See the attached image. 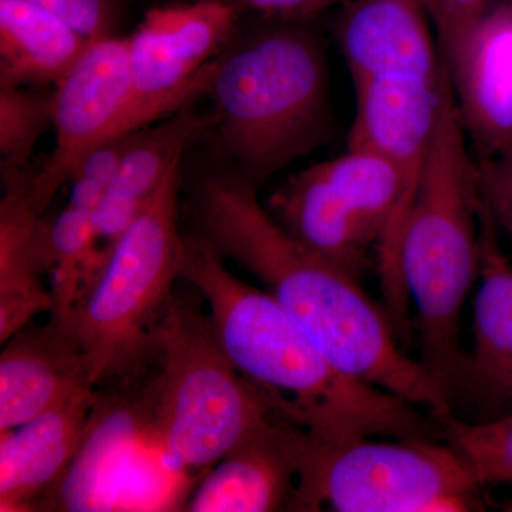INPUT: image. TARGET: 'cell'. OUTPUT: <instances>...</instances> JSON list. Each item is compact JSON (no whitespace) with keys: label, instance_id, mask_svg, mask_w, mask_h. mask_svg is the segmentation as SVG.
Here are the masks:
<instances>
[{"label":"cell","instance_id":"obj_19","mask_svg":"<svg viewBox=\"0 0 512 512\" xmlns=\"http://www.w3.org/2000/svg\"><path fill=\"white\" fill-rule=\"evenodd\" d=\"M50 127L53 92L0 86V170L5 184L28 174L37 141Z\"/></svg>","mask_w":512,"mask_h":512},{"label":"cell","instance_id":"obj_1","mask_svg":"<svg viewBox=\"0 0 512 512\" xmlns=\"http://www.w3.org/2000/svg\"><path fill=\"white\" fill-rule=\"evenodd\" d=\"M191 214L198 234L256 276L340 372L402 397L441 424L456 416L443 387L404 352L384 306L296 241L259 202L254 183L237 173L208 175L195 187Z\"/></svg>","mask_w":512,"mask_h":512},{"label":"cell","instance_id":"obj_7","mask_svg":"<svg viewBox=\"0 0 512 512\" xmlns=\"http://www.w3.org/2000/svg\"><path fill=\"white\" fill-rule=\"evenodd\" d=\"M372 439L320 443L303 430L289 511L484 510L483 485L447 443Z\"/></svg>","mask_w":512,"mask_h":512},{"label":"cell","instance_id":"obj_16","mask_svg":"<svg viewBox=\"0 0 512 512\" xmlns=\"http://www.w3.org/2000/svg\"><path fill=\"white\" fill-rule=\"evenodd\" d=\"M30 174L6 185L0 201V343L40 313H52L47 274V224L29 194Z\"/></svg>","mask_w":512,"mask_h":512},{"label":"cell","instance_id":"obj_9","mask_svg":"<svg viewBox=\"0 0 512 512\" xmlns=\"http://www.w3.org/2000/svg\"><path fill=\"white\" fill-rule=\"evenodd\" d=\"M133 80L127 37L92 40L72 69L55 84V147L39 173L30 174L29 194L40 211L69 183L86 153L107 138L128 133Z\"/></svg>","mask_w":512,"mask_h":512},{"label":"cell","instance_id":"obj_3","mask_svg":"<svg viewBox=\"0 0 512 512\" xmlns=\"http://www.w3.org/2000/svg\"><path fill=\"white\" fill-rule=\"evenodd\" d=\"M480 208L478 161L444 66L439 121L404 224L399 262L416 309L419 360L450 402L466 356L461 313L480 279Z\"/></svg>","mask_w":512,"mask_h":512},{"label":"cell","instance_id":"obj_5","mask_svg":"<svg viewBox=\"0 0 512 512\" xmlns=\"http://www.w3.org/2000/svg\"><path fill=\"white\" fill-rule=\"evenodd\" d=\"M181 164L173 165L110 249L66 323L96 390L140 379L160 357L158 329L180 279Z\"/></svg>","mask_w":512,"mask_h":512},{"label":"cell","instance_id":"obj_18","mask_svg":"<svg viewBox=\"0 0 512 512\" xmlns=\"http://www.w3.org/2000/svg\"><path fill=\"white\" fill-rule=\"evenodd\" d=\"M96 255L93 212L69 204L47 224V274L52 276L50 319L66 325Z\"/></svg>","mask_w":512,"mask_h":512},{"label":"cell","instance_id":"obj_6","mask_svg":"<svg viewBox=\"0 0 512 512\" xmlns=\"http://www.w3.org/2000/svg\"><path fill=\"white\" fill-rule=\"evenodd\" d=\"M153 429L171 466L204 476L222 457L284 419L221 348L210 316L174 295L158 329Z\"/></svg>","mask_w":512,"mask_h":512},{"label":"cell","instance_id":"obj_13","mask_svg":"<svg viewBox=\"0 0 512 512\" xmlns=\"http://www.w3.org/2000/svg\"><path fill=\"white\" fill-rule=\"evenodd\" d=\"M424 0H349L335 35L352 79L439 77L443 60Z\"/></svg>","mask_w":512,"mask_h":512},{"label":"cell","instance_id":"obj_12","mask_svg":"<svg viewBox=\"0 0 512 512\" xmlns=\"http://www.w3.org/2000/svg\"><path fill=\"white\" fill-rule=\"evenodd\" d=\"M303 429L278 419L229 451L201 477L181 507L188 512H271L289 510Z\"/></svg>","mask_w":512,"mask_h":512},{"label":"cell","instance_id":"obj_24","mask_svg":"<svg viewBox=\"0 0 512 512\" xmlns=\"http://www.w3.org/2000/svg\"><path fill=\"white\" fill-rule=\"evenodd\" d=\"M238 2L271 20L303 22L332 6H343L349 0H238Z\"/></svg>","mask_w":512,"mask_h":512},{"label":"cell","instance_id":"obj_20","mask_svg":"<svg viewBox=\"0 0 512 512\" xmlns=\"http://www.w3.org/2000/svg\"><path fill=\"white\" fill-rule=\"evenodd\" d=\"M443 437L483 485L512 484V413L471 421H444Z\"/></svg>","mask_w":512,"mask_h":512},{"label":"cell","instance_id":"obj_17","mask_svg":"<svg viewBox=\"0 0 512 512\" xmlns=\"http://www.w3.org/2000/svg\"><path fill=\"white\" fill-rule=\"evenodd\" d=\"M92 40L28 0H0V86L56 84Z\"/></svg>","mask_w":512,"mask_h":512},{"label":"cell","instance_id":"obj_23","mask_svg":"<svg viewBox=\"0 0 512 512\" xmlns=\"http://www.w3.org/2000/svg\"><path fill=\"white\" fill-rule=\"evenodd\" d=\"M69 23L89 40L113 35L116 0H28Z\"/></svg>","mask_w":512,"mask_h":512},{"label":"cell","instance_id":"obj_2","mask_svg":"<svg viewBox=\"0 0 512 512\" xmlns=\"http://www.w3.org/2000/svg\"><path fill=\"white\" fill-rule=\"evenodd\" d=\"M180 279L207 301L215 336L232 365L313 440L434 439L443 431L426 410L340 372L272 293L232 274L198 232L183 235Z\"/></svg>","mask_w":512,"mask_h":512},{"label":"cell","instance_id":"obj_15","mask_svg":"<svg viewBox=\"0 0 512 512\" xmlns=\"http://www.w3.org/2000/svg\"><path fill=\"white\" fill-rule=\"evenodd\" d=\"M84 389L15 429L0 431V511H29L59 484L79 454L97 406Z\"/></svg>","mask_w":512,"mask_h":512},{"label":"cell","instance_id":"obj_11","mask_svg":"<svg viewBox=\"0 0 512 512\" xmlns=\"http://www.w3.org/2000/svg\"><path fill=\"white\" fill-rule=\"evenodd\" d=\"M446 64L478 158L512 146V0L491 3Z\"/></svg>","mask_w":512,"mask_h":512},{"label":"cell","instance_id":"obj_8","mask_svg":"<svg viewBox=\"0 0 512 512\" xmlns=\"http://www.w3.org/2000/svg\"><path fill=\"white\" fill-rule=\"evenodd\" d=\"M237 16L227 0L148 10L127 37L133 80L127 131L147 127L207 92L215 53L231 36Z\"/></svg>","mask_w":512,"mask_h":512},{"label":"cell","instance_id":"obj_10","mask_svg":"<svg viewBox=\"0 0 512 512\" xmlns=\"http://www.w3.org/2000/svg\"><path fill=\"white\" fill-rule=\"evenodd\" d=\"M497 224L481 197V284L473 309V348L466 352L451 393L454 414L471 421L512 413V264Z\"/></svg>","mask_w":512,"mask_h":512},{"label":"cell","instance_id":"obj_21","mask_svg":"<svg viewBox=\"0 0 512 512\" xmlns=\"http://www.w3.org/2000/svg\"><path fill=\"white\" fill-rule=\"evenodd\" d=\"M443 62L453 57L458 47L480 22L493 0H424Z\"/></svg>","mask_w":512,"mask_h":512},{"label":"cell","instance_id":"obj_4","mask_svg":"<svg viewBox=\"0 0 512 512\" xmlns=\"http://www.w3.org/2000/svg\"><path fill=\"white\" fill-rule=\"evenodd\" d=\"M274 22L215 59L205 92L214 103L215 146L255 185L308 156L332 131L322 43L303 22Z\"/></svg>","mask_w":512,"mask_h":512},{"label":"cell","instance_id":"obj_14","mask_svg":"<svg viewBox=\"0 0 512 512\" xmlns=\"http://www.w3.org/2000/svg\"><path fill=\"white\" fill-rule=\"evenodd\" d=\"M0 431L15 429L66 403L90 384L79 343L66 325L29 323L3 343Z\"/></svg>","mask_w":512,"mask_h":512},{"label":"cell","instance_id":"obj_22","mask_svg":"<svg viewBox=\"0 0 512 512\" xmlns=\"http://www.w3.org/2000/svg\"><path fill=\"white\" fill-rule=\"evenodd\" d=\"M477 161L481 197L497 227L512 238V146Z\"/></svg>","mask_w":512,"mask_h":512}]
</instances>
